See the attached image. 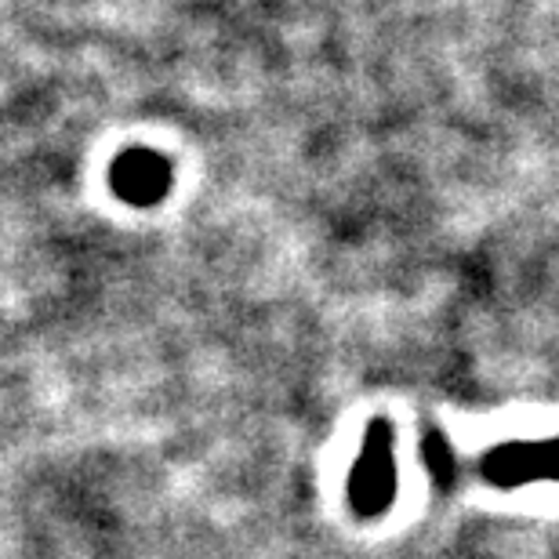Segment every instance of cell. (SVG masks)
Listing matches in <instances>:
<instances>
[{
    "mask_svg": "<svg viewBox=\"0 0 559 559\" xmlns=\"http://www.w3.org/2000/svg\"><path fill=\"white\" fill-rule=\"evenodd\" d=\"M396 498V457H393V425L371 421L364 436V451L349 476V506L356 516L374 520L389 512Z\"/></svg>",
    "mask_w": 559,
    "mask_h": 559,
    "instance_id": "1",
    "label": "cell"
},
{
    "mask_svg": "<svg viewBox=\"0 0 559 559\" xmlns=\"http://www.w3.org/2000/svg\"><path fill=\"white\" fill-rule=\"evenodd\" d=\"M479 473L498 487H523V484H542V479H556L559 484V436L538 443L534 440L498 443L495 451L484 454Z\"/></svg>",
    "mask_w": 559,
    "mask_h": 559,
    "instance_id": "2",
    "label": "cell"
},
{
    "mask_svg": "<svg viewBox=\"0 0 559 559\" xmlns=\"http://www.w3.org/2000/svg\"><path fill=\"white\" fill-rule=\"evenodd\" d=\"M429 465H432L436 479H451L454 454H451V447L440 440V436H432V440H429Z\"/></svg>",
    "mask_w": 559,
    "mask_h": 559,
    "instance_id": "4",
    "label": "cell"
},
{
    "mask_svg": "<svg viewBox=\"0 0 559 559\" xmlns=\"http://www.w3.org/2000/svg\"><path fill=\"white\" fill-rule=\"evenodd\" d=\"M109 186L120 200L135 207H153L160 204L171 189V164L164 160L160 153L135 145V150H124L109 167Z\"/></svg>",
    "mask_w": 559,
    "mask_h": 559,
    "instance_id": "3",
    "label": "cell"
}]
</instances>
